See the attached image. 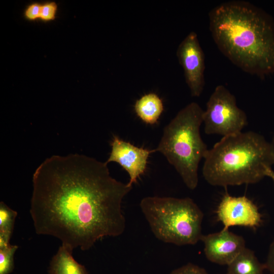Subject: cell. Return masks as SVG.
Wrapping results in <instances>:
<instances>
[{
  "instance_id": "obj_4",
  "label": "cell",
  "mask_w": 274,
  "mask_h": 274,
  "mask_svg": "<svg viewBox=\"0 0 274 274\" xmlns=\"http://www.w3.org/2000/svg\"><path fill=\"white\" fill-rule=\"evenodd\" d=\"M203 111L195 102L188 104L164 127L154 149L165 156L191 190L198 185L199 164L209 150L200 133Z\"/></svg>"
},
{
  "instance_id": "obj_9",
  "label": "cell",
  "mask_w": 274,
  "mask_h": 274,
  "mask_svg": "<svg viewBox=\"0 0 274 274\" xmlns=\"http://www.w3.org/2000/svg\"><path fill=\"white\" fill-rule=\"evenodd\" d=\"M111 151L106 162H115L119 164L128 173L130 186L136 183L146 170L150 154L154 149L149 150L135 146L129 142L115 135L111 143Z\"/></svg>"
},
{
  "instance_id": "obj_14",
  "label": "cell",
  "mask_w": 274,
  "mask_h": 274,
  "mask_svg": "<svg viewBox=\"0 0 274 274\" xmlns=\"http://www.w3.org/2000/svg\"><path fill=\"white\" fill-rule=\"evenodd\" d=\"M17 213L4 202L0 203V248L10 245V240L13 232Z\"/></svg>"
},
{
  "instance_id": "obj_15",
  "label": "cell",
  "mask_w": 274,
  "mask_h": 274,
  "mask_svg": "<svg viewBox=\"0 0 274 274\" xmlns=\"http://www.w3.org/2000/svg\"><path fill=\"white\" fill-rule=\"evenodd\" d=\"M18 247L16 245L0 248V274H9L14 268V254Z\"/></svg>"
},
{
  "instance_id": "obj_8",
  "label": "cell",
  "mask_w": 274,
  "mask_h": 274,
  "mask_svg": "<svg viewBox=\"0 0 274 274\" xmlns=\"http://www.w3.org/2000/svg\"><path fill=\"white\" fill-rule=\"evenodd\" d=\"M217 219L225 229L241 226L255 229L262 223L257 206L245 196H232L227 192L222 197L216 211Z\"/></svg>"
},
{
  "instance_id": "obj_21",
  "label": "cell",
  "mask_w": 274,
  "mask_h": 274,
  "mask_svg": "<svg viewBox=\"0 0 274 274\" xmlns=\"http://www.w3.org/2000/svg\"><path fill=\"white\" fill-rule=\"evenodd\" d=\"M271 145H272V146L273 147V150H274V136H273V138L272 139V141L271 142Z\"/></svg>"
},
{
  "instance_id": "obj_22",
  "label": "cell",
  "mask_w": 274,
  "mask_h": 274,
  "mask_svg": "<svg viewBox=\"0 0 274 274\" xmlns=\"http://www.w3.org/2000/svg\"><path fill=\"white\" fill-rule=\"evenodd\" d=\"M226 274H227V273H226Z\"/></svg>"
},
{
  "instance_id": "obj_16",
  "label": "cell",
  "mask_w": 274,
  "mask_h": 274,
  "mask_svg": "<svg viewBox=\"0 0 274 274\" xmlns=\"http://www.w3.org/2000/svg\"><path fill=\"white\" fill-rule=\"evenodd\" d=\"M57 5L55 2H47L42 5L40 19L44 22L53 20L56 18Z\"/></svg>"
},
{
  "instance_id": "obj_3",
  "label": "cell",
  "mask_w": 274,
  "mask_h": 274,
  "mask_svg": "<svg viewBox=\"0 0 274 274\" xmlns=\"http://www.w3.org/2000/svg\"><path fill=\"white\" fill-rule=\"evenodd\" d=\"M204 159L202 175L212 186L255 184L274 165V150L263 135L241 131L223 136Z\"/></svg>"
},
{
  "instance_id": "obj_12",
  "label": "cell",
  "mask_w": 274,
  "mask_h": 274,
  "mask_svg": "<svg viewBox=\"0 0 274 274\" xmlns=\"http://www.w3.org/2000/svg\"><path fill=\"white\" fill-rule=\"evenodd\" d=\"M135 112L144 123L153 125L157 123L163 111L161 99L154 93H149L137 100L134 107Z\"/></svg>"
},
{
  "instance_id": "obj_11",
  "label": "cell",
  "mask_w": 274,
  "mask_h": 274,
  "mask_svg": "<svg viewBox=\"0 0 274 274\" xmlns=\"http://www.w3.org/2000/svg\"><path fill=\"white\" fill-rule=\"evenodd\" d=\"M73 251L61 245L50 261L48 274H88L85 266L74 258Z\"/></svg>"
},
{
  "instance_id": "obj_19",
  "label": "cell",
  "mask_w": 274,
  "mask_h": 274,
  "mask_svg": "<svg viewBox=\"0 0 274 274\" xmlns=\"http://www.w3.org/2000/svg\"><path fill=\"white\" fill-rule=\"evenodd\" d=\"M264 265L265 269H267L271 274H274V240L269 247Z\"/></svg>"
},
{
  "instance_id": "obj_2",
  "label": "cell",
  "mask_w": 274,
  "mask_h": 274,
  "mask_svg": "<svg viewBox=\"0 0 274 274\" xmlns=\"http://www.w3.org/2000/svg\"><path fill=\"white\" fill-rule=\"evenodd\" d=\"M209 16L215 44L233 63L260 77L274 73V20L269 14L249 2L231 1Z\"/></svg>"
},
{
  "instance_id": "obj_7",
  "label": "cell",
  "mask_w": 274,
  "mask_h": 274,
  "mask_svg": "<svg viewBox=\"0 0 274 274\" xmlns=\"http://www.w3.org/2000/svg\"><path fill=\"white\" fill-rule=\"evenodd\" d=\"M177 56L191 96H199L204 86V56L195 32H190L181 42Z\"/></svg>"
},
{
  "instance_id": "obj_10",
  "label": "cell",
  "mask_w": 274,
  "mask_h": 274,
  "mask_svg": "<svg viewBox=\"0 0 274 274\" xmlns=\"http://www.w3.org/2000/svg\"><path fill=\"white\" fill-rule=\"evenodd\" d=\"M200 241L204 244V252L211 262L228 265L245 248L243 236L223 228L221 231L202 235Z\"/></svg>"
},
{
  "instance_id": "obj_1",
  "label": "cell",
  "mask_w": 274,
  "mask_h": 274,
  "mask_svg": "<svg viewBox=\"0 0 274 274\" xmlns=\"http://www.w3.org/2000/svg\"><path fill=\"white\" fill-rule=\"evenodd\" d=\"M30 214L36 232L72 250L122 234V201L132 189L111 175L107 164L83 154L53 155L32 176Z\"/></svg>"
},
{
  "instance_id": "obj_13",
  "label": "cell",
  "mask_w": 274,
  "mask_h": 274,
  "mask_svg": "<svg viewBox=\"0 0 274 274\" xmlns=\"http://www.w3.org/2000/svg\"><path fill=\"white\" fill-rule=\"evenodd\" d=\"M264 263H261L254 252L246 247L227 265V274H263Z\"/></svg>"
},
{
  "instance_id": "obj_18",
  "label": "cell",
  "mask_w": 274,
  "mask_h": 274,
  "mask_svg": "<svg viewBox=\"0 0 274 274\" xmlns=\"http://www.w3.org/2000/svg\"><path fill=\"white\" fill-rule=\"evenodd\" d=\"M42 5L38 3H32L26 8L24 15L25 18L30 21H34L40 19Z\"/></svg>"
},
{
  "instance_id": "obj_20",
  "label": "cell",
  "mask_w": 274,
  "mask_h": 274,
  "mask_svg": "<svg viewBox=\"0 0 274 274\" xmlns=\"http://www.w3.org/2000/svg\"><path fill=\"white\" fill-rule=\"evenodd\" d=\"M266 177H269L273 181L274 183V171L272 168H269L266 172Z\"/></svg>"
},
{
  "instance_id": "obj_6",
  "label": "cell",
  "mask_w": 274,
  "mask_h": 274,
  "mask_svg": "<svg viewBox=\"0 0 274 274\" xmlns=\"http://www.w3.org/2000/svg\"><path fill=\"white\" fill-rule=\"evenodd\" d=\"M204 132L223 136L242 131L247 125V116L237 106L233 94L224 85L216 87L203 113Z\"/></svg>"
},
{
  "instance_id": "obj_17",
  "label": "cell",
  "mask_w": 274,
  "mask_h": 274,
  "mask_svg": "<svg viewBox=\"0 0 274 274\" xmlns=\"http://www.w3.org/2000/svg\"><path fill=\"white\" fill-rule=\"evenodd\" d=\"M169 274H208L207 271L194 264L189 263L173 270Z\"/></svg>"
},
{
  "instance_id": "obj_5",
  "label": "cell",
  "mask_w": 274,
  "mask_h": 274,
  "mask_svg": "<svg viewBox=\"0 0 274 274\" xmlns=\"http://www.w3.org/2000/svg\"><path fill=\"white\" fill-rule=\"evenodd\" d=\"M140 207L155 236L177 246L200 241L203 214L189 197L148 196Z\"/></svg>"
}]
</instances>
